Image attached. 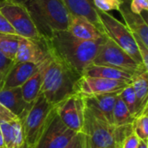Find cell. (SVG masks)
Instances as JSON below:
<instances>
[{
  "instance_id": "cell-31",
  "label": "cell",
  "mask_w": 148,
  "mask_h": 148,
  "mask_svg": "<svg viewBox=\"0 0 148 148\" xmlns=\"http://www.w3.org/2000/svg\"><path fill=\"white\" fill-rule=\"evenodd\" d=\"M133 36H134L136 43H137L139 52H140V57H141V60H142V63H143L144 67L147 69H148V46L145 45L144 42L139 37H137L136 36L133 35Z\"/></svg>"
},
{
  "instance_id": "cell-40",
  "label": "cell",
  "mask_w": 148,
  "mask_h": 148,
  "mask_svg": "<svg viewBox=\"0 0 148 148\" xmlns=\"http://www.w3.org/2000/svg\"><path fill=\"white\" fill-rule=\"evenodd\" d=\"M1 2H2V0H0V3H1Z\"/></svg>"
},
{
  "instance_id": "cell-39",
  "label": "cell",
  "mask_w": 148,
  "mask_h": 148,
  "mask_svg": "<svg viewBox=\"0 0 148 148\" xmlns=\"http://www.w3.org/2000/svg\"><path fill=\"white\" fill-rule=\"evenodd\" d=\"M26 148H31V147H26Z\"/></svg>"
},
{
  "instance_id": "cell-30",
  "label": "cell",
  "mask_w": 148,
  "mask_h": 148,
  "mask_svg": "<svg viewBox=\"0 0 148 148\" xmlns=\"http://www.w3.org/2000/svg\"><path fill=\"white\" fill-rule=\"evenodd\" d=\"M130 10L138 15H141L143 11H147L148 0H129Z\"/></svg>"
},
{
  "instance_id": "cell-32",
  "label": "cell",
  "mask_w": 148,
  "mask_h": 148,
  "mask_svg": "<svg viewBox=\"0 0 148 148\" xmlns=\"http://www.w3.org/2000/svg\"><path fill=\"white\" fill-rule=\"evenodd\" d=\"M140 140L137 137L134 133L129 134L123 141L121 148H138Z\"/></svg>"
},
{
  "instance_id": "cell-6",
  "label": "cell",
  "mask_w": 148,
  "mask_h": 148,
  "mask_svg": "<svg viewBox=\"0 0 148 148\" xmlns=\"http://www.w3.org/2000/svg\"><path fill=\"white\" fill-rule=\"evenodd\" d=\"M0 12L10 23L17 36L29 39H45L38 31L24 4L11 0H2Z\"/></svg>"
},
{
  "instance_id": "cell-19",
  "label": "cell",
  "mask_w": 148,
  "mask_h": 148,
  "mask_svg": "<svg viewBox=\"0 0 148 148\" xmlns=\"http://www.w3.org/2000/svg\"><path fill=\"white\" fill-rule=\"evenodd\" d=\"M139 74H135L130 71L123 70L108 66H100L90 64L88 66L83 73V75L89 77H99L109 80H117L132 82L134 77Z\"/></svg>"
},
{
  "instance_id": "cell-25",
  "label": "cell",
  "mask_w": 148,
  "mask_h": 148,
  "mask_svg": "<svg viewBox=\"0 0 148 148\" xmlns=\"http://www.w3.org/2000/svg\"><path fill=\"white\" fill-rule=\"evenodd\" d=\"M134 133L137 137L143 141L148 140V108H146L143 112L138 115L133 123Z\"/></svg>"
},
{
  "instance_id": "cell-21",
  "label": "cell",
  "mask_w": 148,
  "mask_h": 148,
  "mask_svg": "<svg viewBox=\"0 0 148 148\" xmlns=\"http://www.w3.org/2000/svg\"><path fill=\"white\" fill-rule=\"evenodd\" d=\"M132 86L134 88L139 109L140 113L147 108L148 95V72L144 71L135 75L132 81Z\"/></svg>"
},
{
  "instance_id": "cell-14",
  "label": "cell",
  "mask_w": 148,
  "mask_h": 148,
  "mask_svg": "<svg viewBox=\"0 0 148 148\" xmlns=\"http://www.w3.org/2000/svg\"><path fill=\"white\" fill-rule=\"evenodd\" d=\"M40 64L32 62H15L4 77L0 89L22 87L39 69Z\"/></svg>"
},
{
  "instance_id": "cell-20",
  "label": "cell",
  "mask_w": 148,
  "mask_h": 148,
  "mask_svg": "<svg viewBox=\"0 0 148 148\" xmlns=\"http://www.w3.org/2000/svg\"><path fill=\"white\" fill-rule=\"evenodd\" d=\"M50 56L47 58L45 61H43L38 70L30 77L29 78L24 84L21 87L22 94L23 96V99L28 103H32L36 101V99L41 94V89L43 82V77H44V72L46 66L49 62Z\"/></svg>"
},
{
  "instance_id": "cell-8",
  "label": "cell",
  "mask_w": 148,
  "mask_h": 148,
  "mask_svg": "<svg viewBox=\"0 0 148 148\" xmlns=\"http://www.w3.org/2000/svg\"><path fill=\"white\" fill-rule=\"evenodd\" d=\"M98 15L105 35L126 51L137 63L143 65L137 43L126 25L108 12L98 10Z\"/></svg>"
},
{
  "instance_id": "cell-18",
  "label": "cell",
  "mask_w": 148,
  "mask_h": 148,
  "mask_svg": "<svg viewBox=\"0 0 148 148\" xmlns=\"http://www.w3.org/2000/svg\"><path fill=\"white\" fill-rule=\"evenodd\" d=\"M68 31L76 38L85 41H99L107 37L92 23L81 16H70Z\"/></svg>"
},
{
  "instance_id": "cell-23",
  "label": "cell",
  "mask_w": 148,
  "mask_h": 148,
  "mask_svg": "<svg viewBox=\"0 0 148 148\" xmlns=\"http://www.w3.org/2000/svg\"><path fill=\"white\" fill-rule=\"evenodd\" d=\"M20 37L17 35L0 33V51L15 62Z\"/></svg>"
},
{
  "instance_id": "cell-9",
  "label": "cell",
  "mask_w": 148,
  "mask_h": 148,
  "mask_svg": "<svg viewBox=\"0 0 148 148\" xmlns=\"http://www.w3.org/2000/svg\"><path fill=\"white\" fill-rule=\"evenodd\" d=\"M85 105L83 97L74 94L56 105V114L62 122L75 133H82Z\"/></svg>"
},
{
  "instance_id": "cell-38",
  "label": "cell",
  "mask_w": 148,
  "mask_h": 148,
  "mask_svg": "<svg viewBox=\"0 0 148 148\" xmlns=\"http://www.w3.org/2000/svg\"><path fill=\"white\" fill-rule=\"evenodd\" d=\"M11 1H14V2H16V3H18L25 4V3H27L29 0H11Z\"/></svg>"
},
{
  "instance_id": "cell-15",
  "label": "cell",
  "mask_w": 148,
  "mask_h": 148,
  "mask_svg": "<svg viewBox=\"0 0 148 148\" xmlns=\"http://www.w3.org/2000/svg\"><path fill=\"white\" fill-rule=\"evenodd\" d=\"M119 11L125 21L126 27L132 35L139 37L145 45L148 46V25L142 15L135 14L130 10L128 0H123Z\"/></svg>"
},
{
  "instance_id": "cell-27",
  "label": "cell",
  "mask_w": 148,
  "mask_h": 148,
  "mask_svg": "<svg viewBox=\"0 0 148 148\" xmlns=\"http://www.w3.org/2000/svg\"><path fill=\"white\" fill-rule=\"evenodd\" d=\"M123 0H94L95 8L101 11L108 12L110 10H119Z\"/></svg>"
},
{
  "instance_id": "cell-26",
  "label": "cell",
  "mask_w": 148,
  "mask_h": 148,
  "mask_svg": "<svg viewBox=\"0 0 148 148\" xmlns=\"http://www.w3.org/2000/svg\"><path fill=\"white\" fill-rule=\"evenodd\" d=\"M14 138V148H24L26 147L23 124L20 119L16 118L10 121Z\"/></svg>"
},
{
  "instance_id": "cell-41",
  "label": "cell",
  "mask_w": 148,
  "mask_h": 148,
  "mask_svg": "<svg viewBox=\"0 0 148 148\" xmlns=\"http://www.w3.org/2000/svg\"><path fill=\"white\" fill-rule=\"evenodd\" d=\"M26 147H27V146H26V147H24V148H26Z\"/></svg>"
},
{
  "instance_id": "cell-13",
  "label": "cell",
  "mask_w": 148,
  "mask_h": 148,
  "mask_svg": "<svg viewBox=\"0 0 148 148\" xmlns=\"http://www.w3.org/2000/svg\"><path fill=\"white\" fill-rule=\"evenodd\" d=\"M50 56L46 39L20 37L15 62H32L40 64Z\"/></svg>"
},
{
  "instance_id": "cell-29",
  "label": "cell",
  "mask_w": 148,
  "mask_h": 148,
  "mask_svg": "<svg viewBox=\"0 0 148 148\" xmlns=\"http://www.w3.org/2000/svg\"><path fill=\"white\" fill-rule=\"evenodd\" d=\"M14 64L15 62L13 60L10 59L0 51V86L4 77L6 76V75L8 74V72L10 71V69Z\"/></svg>"
},
{
  "instance_id": "cell-24",
  "label": "cell",
  "mask_w": 148,
  "mask_h": 148,
  "mask_svg": "<svg viewBox=\"0 0 148 148\" xmlns=\"http://www.w3.org/2000/svg\"><path fill=\"white\" fill-rule=\"evenodd\" d=\"M120 97L121 98L123 102L126 104L129 112L134 118H136L138 115H140L141 114L139 109L136 95H135V93H134L132 84L127 85L121 91Z\"/></svg>"
},
{
  "instance_id": "cell-4",
  "label": "cell",
  "mask_w": 148,
  "mask_h": 148,
  "mask_svg": "<svg viewBox=\"0 0 148 148\" xmlns=\"http://www.w3.org/2000/svg\"><path fill=\"white\" fill-rule=\"evenodd\" d=\"M82 133L85 148H121L124 140L134 129L133 124L115 127L104 123L85 108Z\"/></svg>"
},
{
  "instance_id": "cell-36",
  "label": "cell",
  "mask_w": 148,
  "mask_h": 148,
  "mask_svg": "<svg viewBox=\"0 0 148 148\" xmlns=\"http://www.w3.org/2000/svg\"><path fill=\"white\" fill-rule=\"evenodd\" d=\"M138 148H147V141H143V140H140V144H139V147Z\"/></svg>"
},
{
  "instance_id": "cell-11",
  "label": "cell",
  "mask_w": 148,
  "mask_h": 148,
  "mask_svg": "<svg viewBox=\"0 0 148 148\" xmlns=\"http://www.w3.org/2000/svg\"><path fill=\"white\" fill-rule=\"evenodd\" d=\"M75 134L62 122L56 113L35 148H64Z\"/></svg>"
},
{
  "instance_id": "cell-7",
  "label": "cell",
  "mask_w": 148,
  "mask_h": 148,
  "mask_svg": "<svg viewBox=\"0 0 148 148\" xmlns=\"http://www.w3.org/2000/svg\"><path fill=\"white\" fill-rule=\"evenodd\" d=\"M92 64L113 67L135 74L147 71L143 65L137 63L126 51L108 36L101 43Z\"/></svg>"
},
{
  "instance_id": "cell-28",
  "label": "cell",
  "mask_w": 148,
  "mask_h": 148,
  "mask_svg": "<svg viewBox=\"0 0 148 148\" xmlns=\"http://www.w3.org/2000/svg\"><path fill=\"white\" fill-rule=\"evenodd\" d=\"M0 130L3 135L4 148H14V138L10 121L0 123Z\"/></svg>"
},
{
  "instance_id": "cell-16",
  "label": "cell",
  "mask_w": 148,
  "mask_h": 148,
  "mask_svg": "<svg viewBox=\"0 0 148 148\" xmlns=\"http://www.w3.org/2000/svg\"><path fill=\"white\" fill-rule=\"evenodd\" d=\"M70 16H81L92 23L104 35L101 20L98 15V10L94 4V0H63Z\"/></svg>"
},
{
  "instance_id": "cell-10",
  "label": "cell",
  "mask_w": 148,
  "mask_h": 148,
  "mask_svg": "<svg viewBox=\"0 0 148 148\" xmlns=\"http://www.w3.org/2000/svg\"><path fill=\"white\" fill-rule=\"evenodd\" d=\"M132 82L109 80L99 77L81 76L75 86V93L82 97L93 96L102 94L121 91L125 87Z\"/></svg>"
},
{
  "instance_id": "cell-17",
  "label": "cell",
  "mask_w": 148,
  "mask_h": 148,
  "mask_svg": "<svg viewBox=\"0 0 148 148\" xmlns=\"http://www.w3.org/2000/svg\"><path fill=\"white\" fill-rule=\"evenodd\" d=\"M0 103L20 120L32 104L24 101L21 87L0 89Z\"/></svg>"
},
{
  "instance_id": "cell-1",
  "label": "cell",
  "mask_w": 148,
  "mask_h": 148,
  "mask_svg": "<svg viewBox=\"0 0 148 148\" xmlns=\"http://www.w3.org/2000/svg\"><path fill=\"white\" fill-rule=\"evenodd\" d=\"M105 39L85 41L76 38L68 30H60L53 32L46 39V42L51 56L82 76L86 68L93 62Z\"/></svg>"
},
{
  "instance_id": "cell-22",
  "label": "cell",
  "mask_w": 148,
  "mask_h": 148,
  "mask_svg": "<svg viewBox=\"0 0 148 148\" xmlns=\"http://www.w3.org/2000/svg\"><path fill=\"white\" fill-rule=\"evenodd\" d=\"M134 120L135 118L131 114L126 104L123 102V101L119 95L115 101L114 110H113L114 125L115 127L131 125L134 123Z\"/></svg>"
},
{
  "instance_id": "cell-3",
  "label": "cell",
  "mask_w": 148,
  "mask_h": 148,
  "mask_svg": "<svg viewBox=\"0 0 148 148\" xmlns=\"http://www.w3.org/2000/svg\"><path fill=\"white\" fill-rule=\"evenodd\" d=\"M24 5L45 39L55 31L68 30L70 14L62 0H29Z\"/></svg>"
},
{
  "instance_id": "cell-34",
  "label": "cell",
  "mask_w": 148,
  "mask_h": 148,
  "mask_svg": "<svg viewBox=\"0 0 148 148\" xmlns=\"http://www.w3.org/2000/svg\"><path fill=\"white\" fill-rule=\"evenodd\" d=\"M17 117L13 114L9 109H7L3 105L0 103V123L10 122L13 120H16Z\"/></svg>"
},
{
  "instance_id": "cell-5",
  "label": "cell",
  "mask_w": 148,
  "mask_h": 148,
  "mask_svg": "<svg viewBox=\"0 0 148 148\" xmlns=\"http://www.w3.org/2000/svg\"><path fill=\"white\" fill-rule=\"evenodd\" d=\"M56 113V106L50 104L40 94L21 119L27 147L35 148Z\"/></svg>"
},
{
  "instance_id": "cell-35",
  "label": "cell",
  "mask_w": 148,
  "mask_h": 148,
  "mask_svg": "<svg viewBox=\"0 0 148 148\" xmlns=\"http://www.w3.org/2000/svg\"><path fill=\"white\" fill-rule=\"evenodd\" d=\"M64 148H85L82 133H78Z\"/></svg>"
},
{
  "instance_id": "cell-33",
  "label": "cell",
  "mask_w": 148,
  "mask_h": 148,
  "mask_svg": "<svg viewBox=\"0 0 148 148\" xmlns=\"http://www.w3.org/2000/svg\"><path fill=\"white\" fill-rule=\"evenodd\" d=\"M0 33L1 34H10L16 35L14 29L8 22V20L4 17V16L0 12Z\"/></svg>"
},
{
  "instance_id": "cell-12",
  "label": "cell",
  "mask_w": 148,
  "mask_h": 148,
  "mask_svg": "<svg viewBox=\"0 0 148 148\" xmlns=\"http://www.w3.org/2000/svg\"><path fill=\"white\" fill-rule=\"evenodd\" d=\"M120 93L121 91L83 97L85 108L97 120L109 125H114L113 110Z\"/></svg>"
},
{
  "instance_id": "cell-2",
  "label": "cell",
  "mask_w": 148,
  "mask_h": 148,
  "mask_svg": "<svg viewBox=\"0 0 148 148\" xmlns=\"http://www.w3.org/2000/svg\"><path fill=\"white\" fill-rule=\"evenodd\" d=\"M81 77L58 59L50 56L46 66L41 94L56 106L75 93V86Z\"/></svg>"
},
{
  "instance_id": "cell-42",
  "label": "cell",
  "mask_w": 148,
  "mask_h": 148,
  "mask_svg": "<svg viewBox=\"0 0 148 148\" xmlns=\"http://www.w3.org/2000/svg\"><path fill=\"white\" fill-rule=\"evenodd\" d=\"M62 1H63V0H62Z\"/></svg>"
},
{
  "instance_id": "cell-37",
  "label": "cell",
  "mask_w": 148,
  "mask_h": 148,
  "mask_svg": "<svg viewBox=\"0 0 148 148\" xmlns=\"http://www.w3.org/2000/svg\"><path fill=\"white\" fill-rule=\"evenodd\" d=\"M0 148H4V144H3V135L0 130Z\"/></svg>"
}]
</instances>
